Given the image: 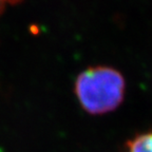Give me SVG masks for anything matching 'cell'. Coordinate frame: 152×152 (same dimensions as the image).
I'll return each mask as SVG.
<instances>
[{
  "label": "cell",
  "mask_w": 152,
  "mask_h": 152,
  "mask_svg": "<svg viewBox=\"0 0 152 152\" xmlns=\"http://www.w3.org/2000/svg\"><path fill=\"white\" fill-rule=\"evenodd\" d=\"M74 89L81 108L93 115H100L121 106L126 81L123 74L114 68L91 66L77 76Z\"/></svg>",
  "instance_id": "obj_1"
},
{
  "label": "cell",
  "mask_w": 152,
  "mask_h": 152,
  "mask_svg": "<svg viewBox=\"0 0 152 152\" xmlns=\"http://www.w3.org/2000/svg\"><path fill=\"white\" fill-rule=\"evenodd\" d=\"M126 152H152V130L140 133L128 140Z\"/></svg>",
  "instance_id": "obj_2"
},
{
  "label": "cell",
  "mask_w": 152,
  "mask_h": 152,
  "mask_svg": "<svg viewBox=\"0 0 152 152\" xmlns=\"http://www.w3.org/2000/svg\"><path fill=\"white\" fill-rule=\"evenodd\" d=\"M21 1H23V0H0V15L4 12V10L9 5H16Z\"/></svg>",
  "instance_id": "obj_3"
}]
</instances>
